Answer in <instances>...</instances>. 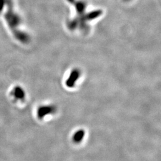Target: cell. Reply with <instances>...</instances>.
Instances as JSON below:
<instances>
[{
    "mask_svg": "<svg viewBox=\"0 0 161 161\" xmlns=\"http://www.w3.org/2000/svg\"><path fill=\"white\" fill-rule=\"evenodd\" d=\"M83 131H80L79 132H77L75 134L74 137V140L75 142H80V140H82L81 139L83 137Z\"/></svg>",
    "mask_w": 161,
    "mask_h": 161,
    "instance_id": "obj_4",
    "label": "cell"
},
{
    "mask_svg": "<svg viewBox=\"0 0 161 161\" xmlns=\"http://www.w3.org/2000/svg\"><path fill=\"white\" fill-rule=\"evenodd\" d=\"M54 111V109H53L52 107L50 106H43V107H41L38 110V116L40 118H43L45 115H48L50 113H52Z\"/></svg>",
    "mask_w": 161,
    "mask_h": 161,
    "instance_id": "obj_2",
    "label": "cell"
},
{
    "mask_svg": "<svg viewBox=\"0 0 161 161\" xmlns=\"http://www.w3.org/2000/svg\"><path fill=\"white\" fill-rule=\"evenodd\" d=\"M79 76V72L76 70H75L74 71H73L72 72L71 75H70L69 76V80H67V84L68 86H72L74 84V82H75L76 80H78Z\"/></svg>",
    "mask_w": 161,
    "mask_h": 161,
    "instance_id": "obj_3",
    "label": "cell"
},
{
    "mask_svg": "<svg viewBox=\"0 0 161 161\" xmlns=\"http://www.w3.org/2000/svg\"><path fill=\"white\" fill-rule=\"evenodd\" d=\"M13 96L16 99L19 100H22L25 97V94L24 90L20 86H15L12 92Z\"/></svg>",
    "mask_w": 161,
    "mask_h": 161,
    "instance_id": "obj_1",
    "label": "cell"
}]
</instances>
